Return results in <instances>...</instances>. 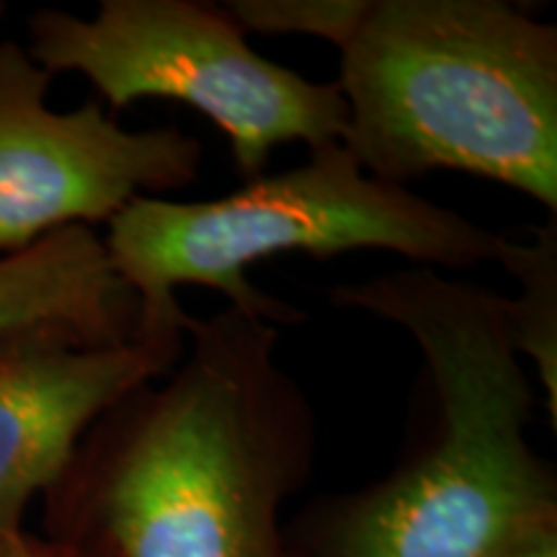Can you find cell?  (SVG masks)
Masks as SVG:
<instances>
[{"instance_id": "cell-12", "label": "cell", "mask_w": 557, "mask_h": 557, "mask_svg": "<svg viewBox=\"0 0 557 557\" xmlns=\"http://www.w3.org/2000/svg\"><path fill=\"white\" fill-rule=\"evenodd\" d=\"M504 557H557V527L532 534L513 549H508Z\"/></svg>"}, {"instance_id": "cell-9", "label": "cell", "mask_w": 557, "mask_h": 557, "mask_svg": "<svg viewBox=\"0 0 557 557\" xmlns=\"http://www.w3.org/2000/svg\"><path fill=\"white\" fill-rule=\"evenodd\" d=\"M532 243L506 240L500 267L519 278L521 295L506 299L508 329L519 357L537 369L547 389L549 423L557 426V222L534 227Z\"/></svg>"}, {"instance_id": "cell-7", "label": "cell", "mask_w": 557, "mask_h": 557, "mask_svg": "<svg viewBox=\"0 0 557 557\" xmlns=\"http://www.w3.org/2000/svg\"><path fill=\"white\" fill-rule=\"evenodd\" d=\"M186 341L32 333L0 344V532L24 529L116 400L176 367Z\"/></svg>"}, {"instance_id": "cell-8", "label": "cell", "mask_w": 557, "mask_h": 557, "mask_svg": "<svg viewBox=\"0 0 557 557\" xmlns=\"http://www.w3.org/2000/svg\"><path fill=\"white\" fill-rule=\"evenodd\" d=\"M50 331L94 341L135 336L137 302L94 227H65L0 256V344Z\"/></svg>"}, {"instance_id": "cell-11", "label": "cell", "mask_w": 557, "mask_h": 557, "mask_svg": "<svg viewBox=\"0 0 557 557\" xmlns=\"http://www.w3.org/2000/svg\"><path fill=\"white\" fill-rule=\"evenodd\" d=\"M0 557H96L67 540H41L26 529L0 532Z\"/></svg>"}, {"instance_id": "cell-6", "label": "cell", "mask_w": 557, "mask_h": 557, "mask_svg": "<svg viewBox=\"0 0 557 557\" xmlns=\"http://www.w3.org/2000/svg\"><path fill=\"white\" fill-rule=\"evenodd\" d=\"M52 78L24 45L0 39V256L199 181L197 137L178 127L124 129L99 99L47 107Z\"/></svg>"}, {"instance_id": "cell-10", "label": "cell", "mask_w": 557, "mask_h": 557, "mask_svg": "<svg viewBox=\"0 0 557 557\" xmlns=\"http://www.w3.org/2000/svg\"><path fill=\"white\" fill-rule=\"evenodd\" d=\"M367 9L369 0H233L222 11L246 34H305L341 50Z\"/></svg>"}, {"instance_id": "cell-2", "label": "cell", "mask_w": 557, "mask_h": 557, "mask_svg": "<svg viewBox=\"0 0 557 557\" xmlns=\"http://www.w3.org/2000/svg\"><path fill=\"white\" fill-rule=\"evenodd\" d=\"M331 302L410 333L438 431L434 447L333 519L329 557H504L557 527L553 472L527 438L534 387L506 297L410 267L341 284Z\"/></svg>"}, {"instance_id": "cell-3", "label": "cell", "mask_w": 557, "mask_h": 557, "mask_svg": "<svg viewBox=\"0 0 557 557\" xmlns=\"http://www.w3.org/2000/svg\"><path fill=\"white\" fill-rule=\"evenodd\" d=\"M341 145L374 178L496 181L557 209V29L504 0H369L341 47Z\"/></svg>"}, {"instance_id": "cell-1", "label": "cell", "mask_w": 557, "mask_h": 557, "mask_svg": "<svg viewBox=\"0 0 557 557\" xmlns=\"http://www.w3.org/2000/svg\"><path fill=\"white\" fill-rule=\"evenodd\" d=\"M278 329L238 308L194 318L176 367L111 406L58 485L96 557H289L278 504L315 421L276 361ZM54 491V487H52Z\"/></svg>"}, {"instance_id": "cell-5", "label": "cell", "mask_w": 557, "mask_h": 557, "mask_svg": "<svg viewBox=\"0 0 557 557\" xmlns=\"http://www.w3.org/2000/svg\"><path fill=\"white\" fill-rule=\"evenodd\" d=\"M26 50L50 75L78 73L111 111L143 99L184 101L225 132L235 169L263 176L271 150L341 143L346 101L261 58L222 9L194 0H103L94 18L32 13Z\"/></svg>"}, {"instance_id": "cell-4", "label": "cell", "mask_w": 557, "mask_h": 557, "mask_svg": "<svg viewBox=\"0 0 557 557\" xmlns=\"http://www.w3.org/2000/svg\"><path fill=\"white\" fill-rule=\"evenodd\" d=\"M506 240L408 186L374 178L333 143L218 199L139 197L107 222L103 248L137 302V336L184 341L191 315L176 289L189 284L222 292L230 308L276 329L302 323V312L248 282V267L274 256L387 250L416 267L462 271L498 263Z\"/></svg>"}]
</instances>
